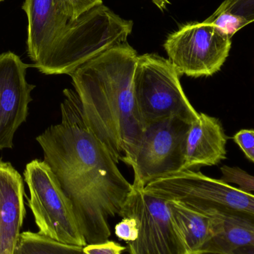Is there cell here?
I'll use <instances>...</instances> for the list:
<instances>
[{
  "mask_svg": "<svg viewBox=\"0 0 254 254\" xmlns=\"http://www.w3.org/2000/svg\"><path fill=\"white\" fill-rule=\"evenodd\" d=\"M115 232L120 240L127 243L134 241L138 233L137 222L132 218H123V220L116 225Z\"/></svg>",
  "mask_w": 254,
  "mask_h": 254,
  "instance_id": "cell-22",
  "label": "cell"
},
{
  "mask_svg": "<svg viewBox=\"0 0 254 254\" xmlns=\"http://www.w3.org/2000/svg\"><path fill=\"white\" fill-rule=\"evenodd\" d=\"M70 20L77 19L92 7L103 4V0H61Z\"/></svg>",
  "mask_w": 254,
  "mask_h": 254,
  "instance_id": "cell-20",
  "label": "cell"
},
{
  "mask_svg": "<svg viewBox=\"0 0 254 254\" xmlns=\"http://www.w3.org/2000/svg\"><path fill=\"white\" fill-rule=\"evenodd\" d=\"M119 216L137 222V239L127 243L129 254H190L168 200L132 187Z\"/></svg>",
  "mask_w": 254,
  "mask_h": 254,
  "instance_id": "cell-8",
  "label": "cell"
},
{
  "mask_svg": "<svg viewBox=\"0 0 254 254\" xmlns=\"http://www.w3.org/2000/svg\"><path fill=\"white\" fill-rule=\"evenodd\" d=\"M206 20L217 26L231 38L237 31L249 24L243 16L229 12L213 13Z\"/></svg>",
  "mask_w": 254,
  "mask_h": 254,
  "instance_id": "cell-17",
  "label": "cell"
},
{
  "mask_svg": "<svg viewBox=\"0 0 254 254\" xmlns=\"http://www.w3.org/2000/svg\"><path fill=\"white\" fill-rule=\"evenodd\" d=\"M132 21L125 19L104 4L68 21L35 67L47 75L68 74L100 54L127 43Z\"/></svg>",
  "mask_w": 254,
  "mask_h": 254,
  "instance_id": "cell-3",
  "label": "cell"
},
{
  "mask_svg": "<svg viewBox=\"0 0 254 254\" xmlns=\"http://www.w3.org/2000/svg\"><path fill=\"white\" fill-rule=\"evenodd\" d=\"M233 139L244 152L246 158L254 163V130H240L234 134Z\"/></svg>",
  "mask_w": 254,
  "mask_h": 254,
  "instance_id": "cell-21",
  "label": "cell"
},
{
  "mask_svg": "<svg viewBox=\"0 0 254 254\" xmlns=\"http://www.w3.org/2000/svg\"><path fill=\"white\" fill-rule=\"evenodd\" d=\"M18 246L25 254H86L83 246L65 244L39 233H21Z\"/></svg>",
  "mask_w": 254,
  "mask_h": 254,
  "instance_id": "cell-16",
  "label": "cell"
},
{
  "mask_svg": "<svg viewBox=\"0 0 254 254\" xmlns=\"http://www.w3.org/2000/svg\"><path fill=\"white\" fill-rule=\"evenodd\" d=\"M178 70L169 60L155 54L137 58L134 75L136 107L143 125L172 117L192 124L199 113L188 100Z\"/></svg>",
  "mask_w": 254,
  "mask_h": 254,
  "instance_id": "cell-5",
  "label": "cell"
},
{
  "mask_svg": "<svg viewBox=\"0 0 254 254\" xmlns=\"http://www.w3.org/2000/svg\"></svg>",
  "mask_w": 254,
  "mask_h": 254,
  "instance_id": "cell-28",
  "label": "cell"
},
{
  "mask_svg": "<svg viewBox=\"0 0 254 254\" xmlns=\"http://www.w3.org/2000/svg\"><path fill=\"white\" fill-rule=\"evenodd\" d=\"M231 38L211 22H194L170 34L164 44L181 75L209 77L219 71L231 49Z\"/></svg>",
  "mask_w": 254,
  "mask_h": 254,
  "instance_id": "cell-9",
  "label": "cell"
},
{
  "mask_svg": "<svg viewBox=\"0 0 254 254\" xmlns=\"http://www.w3.org/2000/svg\"><path fill=\"white\" fill-rule=\"evenodd\" d=\"M146 192L180 203L204 215L254 219V195L201 172L185 170L148 184Z\"/></svg>",
  "mask_w": 254,
  "mask_h": 254,
  "instance_id": "cell-4",
  "label": "cell"
},
{
  "mask_svg": "<svg viewBox=\"0 0 254 254\" xmlns=\"http://www.w3.org/2000/svg\"><path fill=\"white\" fill-rule=\"evenodd\" d=\"M136 51L127 43L107 49L70 76L85 124L117 164L135 146L143 125L134 95Z\"/></svg>",
  "mask_w": 254,
  "mask_h": 254,
  "instance_id": "cell-2",
  "label": "cell"
},
{
  "mask_svg": "<svg viewBox=\"0 0 254 254\" xmlns=\"http://www.w3.org/2000/svg\"><path fill=\"white\" fill-rule=\"evenodd\" d=\"M3 1V0H0V1Z\"/></svg>",
  "mask_w": 254,
  "mask_h": 254,
  "instance_id": "cell-27",
  "label": "cell"
},
{
  "mask_svg": "<svg viewBox=\"0 0 254 254\" xmlns=\"http://www.w3.org/2000/svg\"><path fill=\"white\" fill-rule=\"evenodd\" d=\"M161 10H164L167 8V6L170 4L169 0H151Z\"/></svg>",
  "mask_w": 254,
  "mask_h": 254,
  "instance_id": "cell-24",
  "label": "cell"
},
{
  "mask_svg": "<svg viewBox=\"0 0 254 254\" xmlns=\"http://www.w3.org/2000/svg\"><path fill=\"white\" fill-rule=\"evenodd\" d=\"M24 176L30 191L28 204L39 234L65 244L87 246L69 202L49 166L34 160L27 164Z\"/></svg>",
  "mask_w": 254,
  "mask_h": 254,
  "instance_id": "cell-7",
  "label": "cell"
},
{
  "mask_svg": "<svg viewBox=\"0 0 254 254\" xmlns=\"http://www.w3.org/2000/svg\"><path fill=\"white\" fill-rule=\"evenodd\" d=\"M13 52L0 55V150L13 147V135L26 121L34 85L27 82V68Z\"/></svg>",
  "mask_w": 254,
  "mask_h": 254,
  "instance_id": "cell-10",
  "label": "cell"
},
{
  "mask_svg": "<svg viewBox=\"0 0 254 254\" xmlns=\"http://www.w3.org/2000/svg\"><path fill=\"white\" fill-rule=\"evenodd\" d=\"M170 201L175 224L190 254H201L215 236L214 221L210 216L192 210L180 203Z\"/></svg>",
  "mask_w": 254,
  "mask_h": 254,
  "instance_id": "cell-15",
  "label": "cell"
},
{
  "mask_svg": "<svg viewBox=\"0 0 254 254\" xmlns=\"http://www.w3.org/2000/svg\"><path fill=\"white\" fill-rule=\"evenodd\" d=\"M62 119L36 138L44 161L71 206L86 245L110 240L109 219L119 216L132 185L105 145L90 131L75 91H64Z\"/></svg>",
  "mask_w": 254,
  "mask_h": 254,
  "instance_id": "cell-1",
  "label": "cell"
},
{
  "mask_svg": "<svg viewBox=\"0 0 254 254\" xmlns=\"http://www.w3.org/2000/svg\"><path fill=\"white\" fill-rule=\"evenodd\" d=\"M228 137L220 121L199 113L185 139L184 170L214 166L226 159Z\"/></svg>",
  "mask_w": 254,
  "mask_h": 254,
  "instance_id": "cell-13",
  "label": "cell"
},
{
  "mask_svg": "<svg viewBox=\"0 0 254 254\" xmlns=\"http://www.w3.org/2000/svg\"><path fill=\"white\" fill-rule=\"evenodd\" d=\"M23 182L8 162L0 160V254H13L25 217Z\"/></svg>",
  "mask_w": 254,
  "mask_h": 254,
  "instance_id": "cell-11",
  "label": "cell"
},
{
  "mask_svg": "<svg viewBox=\"0 0 254 254\" xmlns=\"http://www.w3.org/2000/svg\"><path fill=\"white\" fill-rule=\"evenodd\" d=\"M228 254H254V250L252 249H238Z\"/></svg>",
  "mask_w": 254,
  "mask_h": 254,
  "instance_id": "cell-25",
  "label": "cell"
},
{
  "mask_svg": "<svg viewBox=\"0 0 254 254\" xmlns=\"http://www.w3.org/2000/svg\"><path fill=\"white\" fill-rule=\"evenodd\" d=\"M25 254L23 252H22V250H21L20 248L19 247V246H17V248H16V250H15L14 254Z\"/></svg>",
  "mask_w": 254,
  "mask_h": 254,
  "instance_id": "cell-26",
  "label": "cell"
},
{
  "mask_svg": "<svg viewBox=\"0 0 254 254\" xmlns=\"http://www.w3.org/2000/svg\"><path fill=\"white\" fill-rule=\"evenodd\" d=\"M28 56L37 64L70 20L61 0H25Z\"/></svg>",
  "mask_w": 254,
  "mask_h": 254,
  "instance_id": "cell-12",
  "label": "cell"
},
{
  "mask_svg": "<svg viewBox=\"0 0 254 254\" xmlns=\"http://www.w3.org/2000/svg\"><path fill=\"white\" fill-rule=\"evenodd\" d=\"M86 254H122L126 248L114 241L105 242L99 244L87 245L83 247Z\"/></svg>",
  "mask_w": 254,
  "mask_h": 254,
  "instance_id": "cell-23",
  "label": "cell"
},
{
  "mask_svg": "<svg viewBox=\"0 0 254 254\" xmlns=\"http://www.w3.org/2000/svg\"><path fill=\"white\" fill-rule=\"evenodd\" d=\"M190 125L172 117L144 125L135 146L122 160L134 171L132 187L145 188L184 170L185 139Z\"/></svg>",
  "mask_w": 254,
  "mask_h": 254,
  "instance_id": "cell-6",
  "label": "cell"
},
{
  "mask_svg": "<svg viewBox=\"0 0 254 254\" xmlns=\"http://www.w3.org/2000/svg\"><path fill=\"white\" fill-rule=\"evenodd\" d=\"M214 221L215 236L201 254H228L238 249L254 250V219L231 215H206Z\"/></svg>",
  "mask_w": 254,
  "mask_h": 254,
  "instance_id": "cell-14",
  "label": "cell"
},
{
  "mask_svg": "<svg viewBox=\"0 0 254 254\" xmlns=\"http://www.w3.org/2000/svg\"><path fill=\"white\" fill-rule=\"evenodd\" d=\"M223 12L243 16L252 23L254 22V0H225L213 13Z\"/></svg>",
  "mask_w": 254,
  "mask_h": 254,
  "instance_id": "cell-19",
  "label": "cell"
},
{
  "mask_svg": "<svg viewBox=\"0 0 254 254\" xmlns=\"http://www.w3.org/2000/svg\"><path fill=\"white\" fill-rule=\"evenodd\" d=\"M222 179L225 183L234 184L245 192H254V176L237 167L222 166L220 168Z\"/></svg>",
  "mask_w": 254,
  "mask_h": 254,
  "instance_id": "cell-18",
  "label": "cell"
}]
</instances>
